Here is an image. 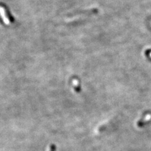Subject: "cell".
Wrapping results in <instances>:
<instances>
[{
  "label": "cell",
  "mask_w": 151,
  "mask_h": 151,
  "mask_svg": "<svg viewBox=\"0 0 151 151\" xmlns=\"http://www.w3.org/2000/svg\"><path fill=\"white\" fill-rule=\"evenodd\" d=\"M0 15H1V17L3 19L4 23L8 25L9 23V21L8 20V17H6L5 9H4L3 7H0Z\"/></svg>",
  "instance_id": "cell-1"
},
{
  "label": "cell",
  "mask_w": 151,
  "mask_h": 151,
  "mask_svg": "<svg viewBox=\"0 0 151 151\" xmlns=\"http://www.w3.org/2000/svg\"><path fill=\"white\" fill-rule=\"evenodd\" d=\"M55 146L54 145H50L47 149V151H55Z\"/></svg>",
  "instance_id": "cell-2"
}]
</instances>
